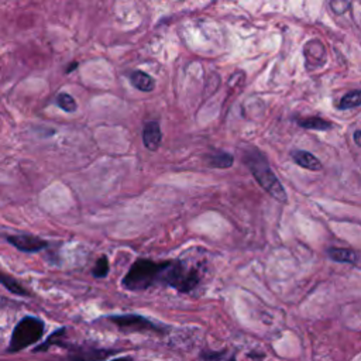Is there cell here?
Returning a JSON list of instances; mask_svg holds the SVG:
<instances>
[{"label": "cell", "instance_id": "10", "mask_svg": "<svg viewBox=\"0 0 361 361\" xmlns=\"http://www.w3.org/2000/svg\"><path fill=\"white\" fill-rule=\"evenodd\" d=\"M327 255L336 262H345V264H355L358 259L355 251L350 248H341V247H330L327 250Z\"/></svg>", "mask_w": 361, "mask_h": 361}, {"label": "cell", "instance_id": "21", "mask_svg": "<svg viewBox=\"0 0 361 361\" xmlns=\"http://www.w3.org/2000/svg\"><path fill=\"white\" fill-rule=\"evenodd\" d=\"M111 361H134V360H131L130 357H118V358H114Z\"/></svg>", "mask_w": 361, "mask_h": 361}, {"label": "cell", "instance_id": "2", "mask_svg": "<svg viewBox=\"0 0 361 361\" xmlns=\"http://www.w3.org/2000/svg\"><path fill=\"white\" fill-rule=\"evenodd\" d=\"M164 262H157L147 258H140L127 271L123 278V285L128 290H145L155 283H161Z\"/></svg>", "mask_w": 361, "mask_h": 361}, {"label": "cell", "instance_id": "19", "mask_svg": "<svg viewBox=\"0 0 361 361\" xmlns=\"http://www.w3.org/2000/svg\"><path fill=\"white\" fill-rule=\"evenodd\" d=\"M224 351H202L200 358L203 361H219L223 358Z\"/></svg>", "mask_w": 361, "mask_h": 361}, {"label": "cell", "instance_id": "12", "mask_svg": "<svg viewBox=\"0 0 361 361\" xmlns=\"http://www.w3.org/2000/svg\"><path fill=\"white\" fill-rule=\"evenodd\" d=\"M0 283H1L7 290H10V292L14 293V295H20V296L27 295L25 288H24L14 276H11V275H8V274H6V272H3V271H0Z\"/></svg>", "mask_w": 361, "mask_h": 361}, {"label": "cell", "instance_id": "17", "mask_svg": "<svg viewBox=\"0 0 361 361\" xmlns=\"http://www.w3.org/2000/svg\"><path fill=\"white\" fill-rule=\"evenodd\" d=\"M63 331L65 329H59L56 331H54L51 336H48V338L44 341V344L35 347V351H44V350H48L51 345H59L62 343V336H63Z\"/></svg>", "mask_w": 361, "mask_h": 361}, {"label": "cell", "instance_id": "22", "mask_svg": "<svg viewBox=\"0 0 361 361\" xmlns=\"http://www.w3.org/2000/svg\"><path fill=\"white\" fill-rule=\"evenodd\" d=\"M227 361H235V357H230Z\"/></svg>", "mask_w": 361, "mask_h": 361}, {"label": "cell", "instance_id": "16", "mask_svg": "<svg viewBox=\"0 0 361 361\" xmlns=\"http://www.w3.org/2000/svg\"><path fill=\"white\" fill-rule=\"evenodd\" d=\"M56 104L58 107H61L63 111H68V113H73L78 109L76 100L69 93H59L56 96Z\"/></svg>", "mask_w": 361, "mask_h": 361}, {"label": "cell", "instance_id": "6", "mask_svg": "<svg viewBox=\"0 0 361 361\" xmlns=\"http://www.w3.org/2000/svg\"><path fill=\"white\" fill-rule=\"evenodd\" d=\"M7 241L23 252H38L48 245L45 240L32 234H13L7 237Z\"/></svg>", "mask_w": 361, "mask_h": 361}, {"label": "cell", "instance_id": "15", "mask_svg": "<svg viewBox=\"0 0 361 361\" xmlns=\"http://www.w3.org/2000/svg\"><path fill=\"white\" fill-rule=\"evenodd\" d=\"M358 106H361V90H353L345 93L338 103V109L341 110H348Z\"/></svg>", "mask_w": 361, "mask_h": 361}, {"label": "cell", "instance_id": "5", "mask_svg": "<svg viewBox=\"0 0 361 361\" xmlns=\"http://www.w3.org/2000/svg\"><path fill=\"white\" fill-rule=\"evenodd\" d=\"M111 323L117 324L121 329H131V330H157L161 331V327L157 326L149 319L134 314V313H126V314H114L107 317Z\"/></svg>", "mask_w": 361, "mask_h": 361}, {"label": "cell", "instance_id": "4", "mask_svg": "<svg viewBox=\"0 0 361 361\" xmlns=\"http://www.w3.org/2000/svg\"><path fill=\"white\" fill-rule=\"evenodd\" d=\"M45 324L41 319L34 316L23 317L14 327L8 344L10 353H18L32 344H37L44 336Z\"/></svg>", "mask_w": 361, "mask_h": 361}, {"label": "cell", "instance_id": "8", "mask_svg": "<svg viewBox=\"0 0 361 361\" xmlns=\"http://www.w3.org/2000/svg\"><path fill=\"white\" fill-rule=\"evenodd\" d=\"M162 141V133L157 121H148L142 128V142L147 149L157 151Z\"/></svg>", "mask_w": 361, "mask_h": 361}, {"label": "cell", "instance_id": "7", "mask_svg": "<svg viewBox=\"0 0 361 361\" xmlns=\"http://www.w3.org/2000/svg\"><path fill=\"white\" fill-rule=\"evenodd\" d=\"M69 348V360L71 361H100L114 354V351L93 348V347H79V345H63Z\"/></svg>", "mask_w": 361, "mask_h": 361}, {"label": "cell", "instance_id": "18", "mask_svg": "<svg viewBox=\"0 0 361 361\" xmlns=\"http://www.w3.org/2000/svg\"><path fill=\"white\" fill-rule=\"evenodd\" d=\"M109 269H110V267H109V259H107L106 255H102V257L96 261V264H94V267H93V269H92V274H93L94 278H104V276L109 274Z\"/></svg>", "mask_w": 361, "mask_h": 361}, {"label": "cell", "instance_id": "3", "mask_svg": "<svg viewBox=\"0 0 361 361\" xmlns=\"http://www.w3.org/2000/svg\"><path fill=\"white\" fill-rule=\"evenodd\" d=\"M200 281V271L196 267L188 265L185 261H165L161 276V283L168 285L178 292L186 293L197 286Z\"/></svg>", "mask_w": 361, "mask_h": 361}, {"label": "cell", "instance_id": "1", "mask_svg": "<svg viewBox=\"0 0 361 361\" xmlns=\"http://www.w3.org/2000/svg\"><path fill=\"white\" fill-rule=\"evenodd\" d=\"M244 161H245V165L248 166L250 172L252 173L254 179L259 183V186L262 189H265L278 202L285 203L288 200V195H286L281 180L275 176L267 158L258 149L252 148V149L247 151L244 155Z\"/></svg>", "mask_w": 361, "mask_h": 361}, {"label": "cell", "instance_id": "20", "mask_svg": "<svg viewBox=\"0 0 361 361\" xmlns=\"http://www.w3.org/2000/svg\"><path fill=\"white\" fill-rule=\"evenodd\" d=\"M353 138H354V142H355L358 147H361V130H357V131L354 133Z\"/></svg>", "mask_w": 361, "mask_h": 361}, {"label": "cell", "instance_id": "9", "mask_svg": "<svg viewBox=\"0 0 361 361\" xmlns=\"http://www.w3.org/2000/svg\"><path fill=\"white\" fill-rule=\"evenodd\" d=\"M292 159L295 161V164H298L299 166L309 169V171H322V162L310 152L303 151V149H295L290 152Z\"/></svg>", "mask_w": 361, "mask_h": 361}, {"label": "cell", "instance_id": "14", "mask_svg": "<svg viewBox=\"0 0 361 361\" xmlns=\"http://www.w3.org/2000/svg\"><path fill=\"white\" fill-rule=\"evenodd\" d=\"M299 126L303 128H309V130H319V131H326L331 128V123L320 118V117H307V118H299L298 120Z\"/></svg>", "mask_w": 361, "mask_h": 361}, {"label": "cell", "instance_id": "11", "mask_svg": "<svg viewBox=\"0 0 361 361\" xmlns=\"http://www.w3.org/2000/svg\"><path fill=\"white\" fill-rule=\"evenodd\" d=\"M130 80H131L133 86L141 92H151L155 87L154 79L142 71L133 72L130 76Z\"/></svg>", "mask_w": 361, "mask_h": 361}, {"label": "cell", "instance_id": "13", "mask_svg": "<svg viewBox=\"0 0 361 361\" xmlns=\"http://www.w3.org/2000/svg\"><path fill=\"white\" fill-rule=\"evenodd\" d=\"M234 162V158L231 154L227 152H216L207 157V165L212 168H230Z\"/></svg>", "mask_w": 361, "mask_h": 361}]
</instances>
